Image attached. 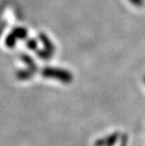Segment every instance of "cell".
I'll return each mask as SVG.
<instances>
[{"label": "cell", "mask_w": 145, "mask_h": 146, "mask_svg": "<svg viewBox=\"0 0 145 146\" xmlns=\"http://www.w3.org/2000/svg\"><path fill=\"white\" fill-rule=\"evenodd\" d=\"M42 74L44 77L58 79L62 83H70L73 80L72 74L64 69H60V68L46 67L42 71Z\"/></svg>", "instance_id": "1"}, {"label": "cell", "mask_w": 145, "mask_h": 146, "mask_svg": "<svg viewBox=\"0 0 145 146\" xmlns=\"http://www.w3.org/2000/svg\"><path fill=\"white\" fill-rule=\"evenodd\" d=\"M132 2H134V3H138V0H131Z\"/></svg>", "instance_id": "9"}, {"label": "cell", "mask_w": 145, "mask_h": 146, "mask_svg": "<svg viewBox=\"0 0 145 146\" xmlns=\"http://www.w3.org/2000/svg\"><path fill=\"white\" fill-rule=\"evenodd\" d=\"M16 41H17V38L14 36L13 33H11L10 35H8V37L6 38V45H7L8 47H13L15 45V43H16Z\"/></svg>", "instance_id": "6"}, {"label": "cell", "mask_w": 145, "mask_h": 146, "mask_svg": "<svg viewBox=\"0 0 145 146\" xmlns=\"http://www.w3.org/2000/svg\"><path fill=\"white\" fill-rule=\"evenodd\" d=\"M12 33L17 39H26L27 36V31L24 27H15Z\"/></svg>", "instance_id": "3"}, {"label": "cell", "mask_w": 145, "mask_h": 146, "mask_svg": "<svg viewBox=\"0 0 145 146\" xmlns=\"http://www.w3.org/2000/svg\"><path fill=\"white\" fill-rule=\"evenodd\" d=\"M40 39H41V41L42 42V43H44V45L45 49H47V50L51 51V52H54V50H55V46H54L53 43L51 42L50 40L48 39V37H47V36L42 33L41 35H40Z\"/></svg>", "instance_id": "2"}, {"label": "cell", "mask_w": 145, "mask_h": 146, "mask_svg": "<svg viewBox=\"0 0 145 146\" xmlns=\"http://www.w3.org/2000/svg\"><path fill=\"white\" fill-rule=\"evenodd\" d=\"M22 60L24 63H26L27 66H28L30 69H31V71H35L36 70V64L35 62H34V60H32L31 58L28 57L27 55H23L22 56Z\"/></svg>", "instance_id": "5"}, {"label": "cell", "mask_w": 145, "mask_h": 146, "mask_svg": "<svg viewBox=\"0 0 145 146\" xmlns=\"http://www.w3.org/2000/svg\"><path fill=\"white\" fill-rule=\"evenodd\" d=\"M37 54L40 58H42V60H49V58H51L52 54H53V52L47 50V49H44V50H40L37 52Z\"/></svg>", "instance_id": "7"}, {"label": "cell", "mask_w": 145, "mask_h": 146, "mask_svg": "<svg viewBox=\"0 0 145 146\" xmlns=\"http://www.w3.org/2000/svg\"><path fill=\"white\" fill-rule=\"evenodd\" d=\"M26 45H27V47H28L29 49H31V50H34V49H36V47H37V42H36V40H34V39L28 40V41L26 42Z\"/></svg>", "instance_id": "8"}, {"label": "cell", "mask_w": 145, "mask_h": 146, "mask_svg": "<svg viewBox=\"0 0 145 146\" xmlns=\"http://www.w3.org/2000/svg\"><path fill=\"white\" fill-rule=\"evenodd\" d=\"M33 74V71H27V70H21L19 72H17L16 76L17 78H19L21 80H26L28 79L32 76Z\"/></svg>", "instance_id": "4"}]
</instances>
